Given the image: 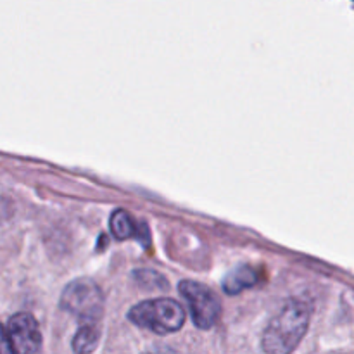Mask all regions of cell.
Masks as SVG:
<instances>
[{"label": "cell", "instance_id": "cell-6", "mask_svg": "<svg viewBox=\"0 0 354 354\" xmlns=\"http://www.w3.org/2000/svg\"><path fill=\"white\" fill-rule=\"evenodd\" d=\"M259 280L258 272L251 266H239L234 272H230L227 275V279L223 280V289L227 294H239L244 289L256 286Z\"/></svg>", "mask_w": 354, "mask_h": 354}, {"label": "cell", "instance_id": "cell-2", "mask_svg": "<svg viewBox=\"0 0 354 354\" xmlns=\"http://www.w3.org/2000/svg\"><path fill=\"white\" fill-rule=\"evenodd\" d=\"M128 320L145 330L166 335L178 332L183 327L185 310L173 299H151L131 308Z\"/></svg>", "mask_w": 354, "mask_h": 354}, {"label": "cell", "instance_id": "cell-3", "mask_svg": "<svg viewBox=\"0 0 354 354\" xmlns=\"http://www.w3.org/2000/svg\"><path fill=\"white\" fill-rule=\"evenodd\" d=\"M61 308L78 318L80 324H100L104 311L102 290L90 279L75 280L62 292Z\"/></svg>", "mask_w": 354, "mask_h": 354}, {"label": "cell", "instance_id": "cell-4", "mask_svg": "<svg viewBox=\"0 0 354 354\" xmlns=\"http://www.w3.org/2000/svg\"><path fill=\"white\" fill-rule=\"evenodd\" d=\"M180 294L189 303L196 327H199L201 330H207V328L214 327V324L220 318L221 304L218 301L216 294L209 287L203 286L199 282L183 280L180 283Z\"/></svg>", "mask_w": 354, "mask_h": 354}, {"label": "cell", "instance_id": "cell-7", "mask_svg": "<svg viewBox=\"0 0 354 354\" xmlns=\"http://www.w3.org/2000/svg\"><path fill=\"white\" fill-rule=\"evenodd\" d=\"M100 337V324H80L78 332L73 341L75 353H92L97 348Z\"/></svg>", "mask_w": 354, "mask_h": 354}, {"label": "cell", "instance_id": "cell-1", "mask_svg": "<svg viewBox=\"0 0 354 354\" xmlns=\"http://www.w3.org/2000/svg\"><path fill=\"white\" fill-rule=\"evenodd\" d=\"M311 306L303 299H292L272 318L263 334V351L270 354L292 353L310 327Z\"/></svg>", "mask_w": 354, "mask_h": 354}, {"label": "cell", "instance_id": "cell-5", "mask_svg": "<svg viewBox=\"0 0 354 354\" xmlns=\"http://www.w3.org/2000/svg\"><path fill=\"white\" fill-rule=\"evenodd\" d=\"M10 344L14 353L33 354L41 349V332L37 320L30 313H16L7 324Z\"/></svg>", "mask_w": 354, "mask_h": 354}, {"label": "cell", "instance_id": "cell-9", "mask_svg": "<svg viewBox=\"0 0 354 354\" xmlns=\"http://www.w3.org/2000/svg\"><path fill=\"white\" fill-rule=\"evenodd\" d=\"M14 353L12 344H10L9 339V332H7V327H3L0 324V354H10Z\"/></svg>", "mask_w": 354, "mask_h": 354}, {"label": "cell", "instance_id": "cell-8", "mask_svg": "<svg viewBox=\"0 0 354 354\" xmlns=\"http://www.w3.org/2000/svg\"><path fill=\"white\" fill-rule=\"evenodd\" d=\"M111 232H113L114 237L118 241H127V239L133 237L135 230H137V225L131 220L130 214L127 211H114L113 216H111Z\"/></svg>", "mask_w": 354, "mask_h": 354}]
</instances>
